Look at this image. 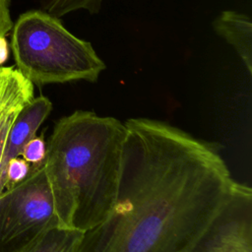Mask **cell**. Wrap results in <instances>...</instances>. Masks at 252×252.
Returning <instances> with one entry per match:
<instances>
[{"mask_svg": "<svg viewBox=\"0 0 252 252\" xmlns=\"http://www.w3.org/2000/svg\"><path fill=\"white\" fill-rule=\"evenodd\" d=\"M103 0H49L45 6V12L56 17L65 16L77 10H87L91 14H96Z\"/></svg>", "mask_w": 252, "mask_h": 252, "instance_id": "10", "label": "cell"}, {"mask_svg": "<svg viewBox=\"0 0 252 252\" xmlns=\"http://www.w3.org/2000/svg\"><path fill=\"white\" fill-rule=\"evenodd\" d=\"M82 233L57 225L18 252H75Z\"/></svg>", "mask_w": 252, "mask_h": 252, "instance_id": "9", "label": "cell"}, {"mask_svg": "<svg viewBox=\"0 0 252 252\" xmlns=\"http://www.w3.org/2000/svg\"><path fill=\"white\" fill-rule=\"evenodd\" d=\"M31 164L23 158H12L6 165L2 179L0 180V193L22 182L30 173Z\"/></svg>", "mask_w": 252, "mask_h": 252, "instance_id": "11", "label": "cell"}, {"mask_svg": "<svg viewBox=\"0 0 252 252\" xmlns=\"http://www.w3.org/2000/svg\"><path fill=\"white\" fill-rule=\"evenodd\" d=\"M33 97V84L17 68L0 67V170L9 132L21 110Z\"/></svg>", "mask_w": 252, "mask_h": 252, "instance_id": "6", "label": "cell"}, {"mask_svg": "<svg viewBox=\"0 0 252 252\" xmlns=\"http://www.w3.org/2000/svg\"><path fill=\"white\" fill-rule=\"evenodd\" d=\"M17 69L33 85L96 82L106 68L91 42L75 36L44 11L22 14L12 28Z\"/></svg>", "mask_w": 252, "mask_h": 252, "instance_id": "3", "label": "cell"}, {"mask_svg": "<svg viewBox=\"0 0 252 252\" xmlns=\"http://www.w3.org/2000/svg\"><path fill=\"white\" fill-rule=\"evenodd\" d=\"M57 225L43 163L0 193V252H18Z\"/></svg>", "mask_w": 252, "mask_h": 252, "instance_id": "4", "label": "cell"}, {"mask_svg": "<svg viewBox=\"0 0 252 252\" xmlns=\"http://www.w3.org/2000/svg\"><path fill=\"white\" fill-rule=\"evenodd\" d=\"M124 125L114 205L75 252H188L237 181L215 143L152 118Z\"/></svg>", "mask_w": 252, "mask_h": 252, "instance_id": "1", "label": "cell"}, {"mask_svg": "<svg viewBox=\"0 0 252 252\" xmlns=\"http://www.w3.org/2000/svg\"><path fill=\"white\" fill-rule=\"evenodd\" d=\"M12 28L13 23L10 16L9 0H0V36H6Z\"/></svg>", "mask_w": 252, "mask_h": 252, "instance_id": "13", "label": "cell"}, {"mask_svg": "<svg viewBox=\"0 0 252 252\" xmlns=\"http://www.w3.org/2000/svg\"><path fill=\"white\" fill-rule=\"evenodd\" d=\"M45 154L46 143L42 137L35 136L25 145L21 156L31 164V166H38L43 163Z\"/></svg>", "mask_w": 252, "mask_h": 252, "instance_id": "12", "label": "cell"}, {"mask_svg": "<svg viewBox=\"0 0 252 252\" xmlns=\"http://www.w3.org/2000/svg\"><path fill=\"white\" fill-rule=\"evenodd\" d=\"M188 252H252V190L237 182L233 192Z\"/></svg>", "mask_w": 252, "mask_h": 252, "instance_id": "5", "label": "cell"}, {"mask_svg": "<svg viewBox=\"0 0 252 252\" xmlns=\"http://www.w3.org/2000/svg\"><path fill=\"white\" fill-rule=\"evenodd\" d=\"M213 28L220 36L236 51L249 75H252V23L242 13L226 10L213 22Z\"/></svg>", "mask_w": 252, "mask_h": 252, "instance_id": "8", "label": "cell"}, {"mask_svg": "<svg viewBox=\"0 0 252 252\" xmlns=\"http://www.w3.org/2000/svg\"><path fill=\"white\" fill-rule=\"evenodd\" d=\"M124 140L123 122L89 110L55 123L43 167L59 226L85 232L107 217L117 194Z\"/></svg>", "mask_w": 252, "mask_h": 252, "instance_id": "2", "label": "cell"}, {"mask_svg": "<svg viewBox=\"0 0 252 252\" xmlns=\"http://www.w3.org/2000/svg\"><path fill=\"white\" fill-rule=\"evenodd\" d=\"M9 56V46L6 36H0V65L5 63Z\"/></svg>", "mask_w": 252, "mask_h": 252, "instance_id": "14", "label": "cell"}, {"mask_svg": "<svg viewBox=\"0 0 252 252\" xmlns=\"http://www.w3.org/2000/svg\"><path fill=\"white\" fill-rule=\"evenodd\" d=\"M52 110V103L46 96L33 97L19 113L6 141L4 148L0 180L3 177L7 163L20 157L25 145L36 136V132Z\"/></svg>", "mask_w": 252, "mask_h": 252, "instance_id": "7", "label": "cell"}]
</instances>
